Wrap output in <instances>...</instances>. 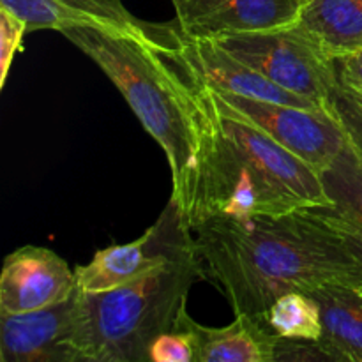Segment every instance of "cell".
I'll use <instances>...</instances> for the list:
<instances>
[{"label":"cell","mask_w":362,"mask_h":362,"mask_svg":"<svg viewBox=\"0 0 362 362\" xmlns=\"http://www.w3.org/2000/svg\"><path fill=\"white\" fill-rule=\"evenodd\" d=\"M205 272L233 315L264 318L288 292L329 283L362 292V271L345 244L308 211L283 216H212L193 228Z\"/></svg>","instance_id":"obj_1"},{"label":"cell","mask_w":362,"mask_h":362,"mask_svg":"<svg viewBox=\"0 0 362 362\" xmlns=\"http://www.w3.org/2000/svg\"><path fill=\"white\" fill-rule=\"evenodd\" d=\"M189 67L198 127V172L187 218L191 230L212 216H283L332 205L320 172L230 112Z\"/></svg>","instance_id":"obj_2"},{"label":"cell","mask_w":362,"mask_h":362,"mask_svg":"<svg viewBox=\"0 0 362 362\" xmlns=\"http://www.w3.org/2000/svg\"><path fill=\"white\" fill-rule=\"evenodd\" d=\"M62 34L113 81L163 148L172 170V198L189 218L198 172V127L193 73L182 46L172 48L103 28H66Z\"/></svg>","instance_id":"obj_3"},{"label":"cell","mask_w":362,"mask_h":362,"mask_svg":"<svg viewBox=\"0 0 362 362\" xmlns=\"http://www.w3.org/2000/svg\"><path fill=\"white\" fill-rule=\"evenodd\" d=\"M207 276L197 246L151 274L103 292L78 288L66 345L76 362H147L175 327L193 285Z\"/></svg>","instance_id":"obj_4"},{"label":"cell","mask_w":362,"mask_h":362,"mask_svg":"<svg viewBox=\"0 0 362 362\" xmlns=\"http://www.w3.org/2000/svg\"><path fill=\"white\" fill-rule=\"evenodd\" d=\"M223 48L285 90L324 106L338 76V62L299 25L216 39Z\"/></svg>","instance_id":"obj_5"},{"label":"cell","mask_w":362,"mask_h":362,"mask_svg":"<svg viewBox=\"0 0 362 362\" xmlns=\"http://www.w3.org/2000/svg\"><path fill=\"white\" fill-rule=\"evenodd\" d=\"M194 247L193 230L170 197L158 221L140 239L99 250L88 264L74 267L81 292H103L151 274Z\"/></svg>","instance_id":"obj_6"},{"label":"cell","mask_w":362,"mask_h":362,"mask_svg":"<svg viewBox=\"0 0 362 362\" xmlns=\"http://www.w3.org/2000/svg\"><path fill=\"white\" fill-rule=\"evenodd\" d=\"M216 94L230 112L267 133L317 172L331 168L346 148L341 126L325 108H299L219 90Z\"/></svg>","instance_id":"obj_7"},{"label":"cell","mask_w":362,"mask_h":362,"mask_svg":"<svg viewBox=\"0 0 362 362\" xmlns=\"http://www.w3.org/2000/svg\"><path fill=\"white\" fill-rule=\"evenodd\" d=\"M0 7L20 16L28 32L87 27L140 35L163 46H182L179 25L138 20L120 0H0Z\"/></svg>","instance_id":"obj_8"},{"label":"cell","mask_w":362,"mask_h":362,"mask_svg":"<svg viewBox=\"0 0 362 362\" xmlns=\"http://www.w3.org/2000/svg\"><path fill=\"white\" fill-rule=\"evenodd\" d=\"M310 0H172L180 32L189 39L267 32L296 25Z\"/></svg>","instance_id":"obj_9"},{"label":"cell","mask_w":362,"mask_h":362,"mask_svg":"<svg viewBox=\"0 0 362 362\" xmlns=\"http://www.w3.org/2000/svg\"><path fill=\"white\" fill-rule=\"evenodd\" d=\"M78 290L76 272L55 251L23 246L9 253L0 274V313H25L64 303Z\"/></svg>","instance_id":"obj_10"},{"label":"cell","mask_w":362,"mask_h":362,"mask_svg":"<svg viewBox=\"0 0 362 362\" xmlns=\"http://www.w3.org/2000/svg\"><path fill=\"white\" fill-rule=\"evenodd\" d=\"M76 292L41 310L0 313V361L76 362L66 345Z\"/></svg>","instance_id":"obj_11"},{"label":"cell","mask_w":362,"mask_h":362,"mask_svg":"<svg viewBox=\"0 0 362 362\" xmlns=\"http://www.w3.org/2000/svg\"><path fill=\"white\" fill-rule=\"evenodd\" d=\"M182 55L212 88L262 101L293 105L299 108H324L315 101L285 90L255 71L216 39H189L184 35Z\"/></svg>","instance_id":"obj_12"},{"label":"cell","mask_w":362,"mask_h":362,"mask_svg":"<svg viewBox=\"0 0 362 362\" xmlns=\"http://www.w3.org/2000/svg\"><path fill=\"white\" fill-rule=\"evenodd\" d=\"M179 318L193 332L197 362H276L281 338L265 318L235 315V320L225 327H207L193 320L187 308Z\"/></svg>","instance_id":"obj_13"},{"label":"cell","mask_w":362,"mask_h":362,"mask_svg":"<svg viewBox=\"0 0 362 362\" xmlns=\"http://www.w3.org/2000/svg\"><path fill=\"white\" fill-rule=\"evenodd\" d=\"M322 313L318 346L329 361L362 362V292L329 283L310 292Z\"/></svg>","instance_id":"obj_14"},{"label":"cell","mask_w":362,"mask_h":362,"mask_svg":"<svg viewBox=\"0 0 362 362\" xmlns=\"http://www.w3.org/2000/svg\"><path fill=\"white\" fill-rule=\"evenodd\" d=\"M297 25L334 59L362 49V0H310Z\"/></svg>","instance_id":"obj_15"},{"label":"cell","mask_w":362,"mask_h":362,"mask_svg":"<svg viewBox=\"0 0 362 362\" xmlns=\"http://www.w3.org/2000/svg\"><path fill=\"white\" fill-rule=\"evenodd\" d=\"M264 318L279 338L300 341H318L322 338L320 306L311 293H285L274 300Z\"/></svg>","instance_id":"obj_16"},{"label":"cell","mask_w":362,"mask_h":362,"mask_svg":"<svg viewBox=\"0 0 362 362\" xmlns=\"http://www.w3.org/2000/svg\"><path fill=\"white\" fill-rule=\"evenodd\" d=\"M332 204L362 223V161L346 144L345 151L322 173Z\"/></svg>","instance_id":"obj_17"},{"label":"cell","mask_w":362,"mask_h":362,"mask_svg":"<svg viewBox=\"0 0 362 362\" xmlns=\"http://www.w3.org/2000/svg\"><path fill=\"white\" fill-rule=\"evenodd\" d=\"M325 110L338 120L346 144L362 161V90L339 78L325 101Z\"/></svg>","instance_id":"obj_18"},{"label":"cell","mask_w":362,"mask_h":362,"mask_svg":"<svg viewBox=\"0 0 362 362\" xmlns=\"http://www.w3.org/2000/svg\"><path fill=\"white\" fill-rule=\"evenodd\" d=\"M313 218L324 226H327L332 233L339 237L346 250L359 264L362 271V223L352 214L339 209L338 205H318V207L306 209Z\"/></svg>","instance_id":"obj_19"},{"label":"cell","mask_w":362,"mask_h":362,"mask_svg":"<svg viewBox=\"0 0 362 362\" xmlns=\"http://www.w3.org/2000/svg\"><path fill=\"white\" fill-rule=\"evenodd\" d=\"M151 362H197V343L186 325L177 318L175 327L165 332L151 345Z\"/></svg>","instance_id":"obj_20"},{"label":"cell","mask_w":362,"mask_h":362,"mask_svg":"<svg viewBox=\"0 0 362 362\" xmlns=\"http://www.w3.org/2000/svg\"><path fill=\"white\" fill-rule=\"evenodd\" d=\"M27 32L25 20L6 7H0V87L6 85L14 57L23 52V37Z\"/></svg>","instance_id":"obj_21"},{"label":"cell","mask_w":362,"mask_h":362,"mask_svg":"<svg viewBox=\"0 0 362 362\" xmlns=\"http://www.w3.org/2000/svg\"><path fill=\"white\" fill-rule=\"evenodd\" d=\"M336 62H338V76L362 90V49L336 59Z\"/></svg>","instance_id":"obj_22"}]
</instances>
